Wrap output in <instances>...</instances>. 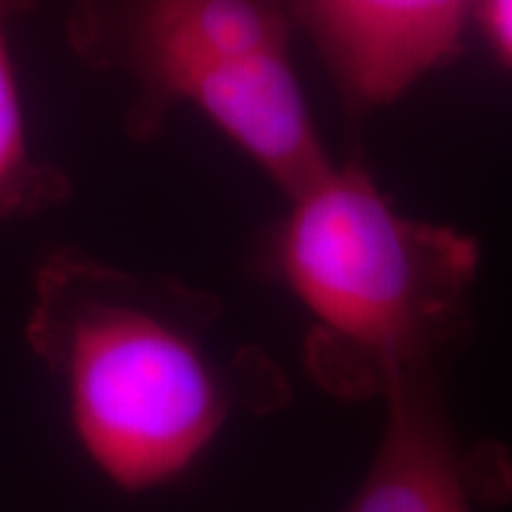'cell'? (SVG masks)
<instances>
[{
  "mask_svg": "<svg viewBox=\"0 0 512 512\" xmlns=\"http://www.w3.org/2000/svg\"><path fill=\"white\" fill-rule=\"evenodd\" d=\"M204 309L195 294L76 252L38 268L27 344L60 384L83 451L121 489L181 475L226 418Z\"/></svg>",
  "mask_w": 512,
  "mask_h": 512,
  "instance_id": "6da1fadb",
  "label": "cell"
},
{
  "mask_svg": "<svg viewBox=\"0 0 512 512\" xmlns=\"http://www.w3.org/2000/svg\"><path fill=\"white\" fill-rule=\"evenodd\" d=\"M290 200L278 266L330 349L366 363L380 387L432 370L463 323L475 242L399 214L351 166H330Z\"/></svg>",
  "mask_w": 512,
  "mask_h": 512,
  "instance_id": "7a4b0ae2",
  "label": "cell"
},
{
  "mask_svg": "<svg viewBox=\"0 0 512 512\" xmlns=\"http://www.w3.org/2000/svg\"><path fill=\"white\" fill-rule=\"evenodd\" d=\"M74 24L83 53L136 76L147 119L204 69L287 50L273 0H83Z\"/></svg>",
  "mask_w": 512,
  "mask_h": 512,
  "instance_id": "3957f363",
  "label": "cell"
},
{
  "mask_svg": "<svg viewBox=\"0 0 512 512\" xmlns=\"http://www.w3.org/2000/svg\"><path fill=\"white\" fill-rule=\"evenodd\" d=\"M475 0H297L349 98L387 102L458 53Z\"/></svg>",
  "mask_w": 512,
  "mask_h": 512,
  "instance_id": "277c9868",
  "label": "cell"
},
{
  "mask_svg": "<svg viewBox=\"0 0 512 512\" xmlns=\"http://www.w3.org/2000/svg\"><path fill=\"white\" fill-rule=\"evenodd\" d=\"M382 389L387 420L380 451L342 512H475L434 370L401 375Z\"/></svg>",
  "mask_w": 512,
  "mask_h": 512,
  "instance_id": "5b68a950",
  "label": "cell"
},
{
  "mask_svg": "<svg viewBox=\"0 0 512 512\" xmlns=\"http://www.w3.org/2000/svg\"><path fill=\"white\" fill-rule=\"evenodd\" d=\"M8 17L10 12L0 8V214H31L60 202L67 183L57 171L38 166L27 152L15 81L3 48Z\"/></svg>",
  "mask_w": 512,
  "mask_h": 512,
  "instance_id": "8992f818",
  "label": "cell"
},
{
  "mask_svg": "<svg viewBox=\"0 0 512 512\" xmlns=\"http://www.w3.org/2000/svg\"><path fill=\"white\" fill-rule=\"evenodd\" d=\"M475 10L489 46L512 69V0H475Z\"/></svg>",
  "mask_w": 512,
  "mask_h": 512,
  "instance_id": "52a82bcc",
  "label": "cell"
},
{
  "mask_svg": "<svg viewBox=\"0 0 512 512\" xmlns=\"http://www.w3.org/2000/svg\"><path fill=\"white\" fill-rule=\"evenodd\" d=\"M29 3H31V0H0V8H3V10H8L10 15H15L17 10L27 8Z\"/></svg>",
  "mask_w": 512,
  "mask_h": 512,
  "instance_id": "ba28073f",
  "label": "cell"
}]
</instances>
